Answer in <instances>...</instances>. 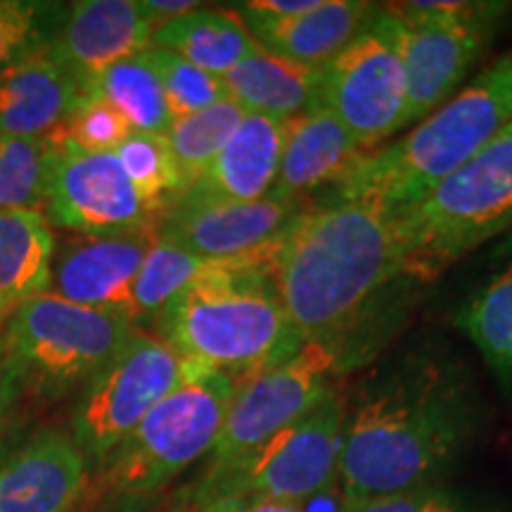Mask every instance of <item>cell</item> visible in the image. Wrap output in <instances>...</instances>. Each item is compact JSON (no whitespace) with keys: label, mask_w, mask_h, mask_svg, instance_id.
Returning <instances> with one entry per match:
<instances>
[{"label":"cell","mask_w":512,"mask_h":512,"mask_svg":"<svg viewBox=\"0 0 512 512\" xmlns=\"http://www.w3.org/2000/svg\"><path fill=\"white\" fill-rule=\"evenodd\" d=\"M299 342H332L403 275L396 214L373 197L302 209L259 252Z\"/></svg>","instance_id":"6da1fadb"},{"label":"cell","mask_w":512,"mask_h":512,"mask_svg":"<svg viewBox=\"0 0 512 512\" xmlns=\"http://www.w3.org/2000/svg\"><path fill=\"white\" fill-rule=\"evenodd\" d=\"M477 396L456 363L420 356L368 389L344 422V503L430 486L477 432Z\"/></svg>","instance_id":"7a4b0ae2"},{"label":"cell","mask_w":512,"mask_h":512,"mask_svg":"<svg viewBox=\"0 0 512 512\" xmlns=\"http://www.w3.org/2000/svg\"><path fill=\"white\" fill-rule=\"evenodd\" d=\"M261 252V249H259ZM259 252L214 261L157 316L159 339L195 366L245 382L302 347Z\"/></svg>","instance_id":"3957f363"},{"label":"cell","mask_w":512,"mask_h":512,"mask_svg":"<svg viewBox=\"0 0 512 512\" xmlns=\"http://www.w3.org/2000/svg\"><path fill=\"white\" fill-rule=\"evenodd\" d=\"M512 124V50L401 140L361 159L337 197H373L394 214L418 204Z\"/></svg>","instance_id":"277c9868"},{"label":"cell","mask_w":512,"mask_h":512,"mask_svg":"<svg viewBox=\"0 0 512 512\" xmlns=\"http://www.w3.org/2000/svg\"><path fill=\"white\" fill-rule=\"evenodd\" d=\"M403 275L432 280L489 238L512 228V124L396 214Z\"/></svg>","instance_id":"5b68a950"},{"label":"cell","mask_w":512,"mask_h":512,"mask_svg":"<svg viewBox=\"0 0 512 512\" xmlns=\"http://www.w3.org/2000/svg\"><path fill=\"white\" fill-rule=\"evenodd\" d=\"M344 422V401L330 392L252 456L207 472L192 496V512L297 510L337 477Z\"/></svg>","instance_id":"8992f818"},{"label":"cell","mask_w":512,"mask_h":512,"mask_svg":"<svg viewBox=\"0 0 512 512\" xmlns=\"http://www.w3.org/2000/svg\"><path fill=\"white\" fill-rule=\"evenodd\" d=\"M238 382L219 370H200L140 420L105 465L112 494L152 496L211 453Z\"/></svg>","instance_id":"52a82bcc"},{"label":"cell","mask_w":512,"mask_h":512,"mask_svg":"<svg viewBox=\"0 0 512 512\" xmlns=\"http://www.w3.org/2000/svg\"><path fill=\"white\" fill-rule=\"evenodd\" d=\"M136 330L126 316L43 292L10 313L0 335V354L22 384L62 394L91 380Z\"/></svg>","instance_id":"ba28073f"},{"label":"cell","mask_w":512,"mask_h":512,"mask_svg":"<svg viewBox=\"0 0 512 512\" xmlns=\"http://www.w3.org/2000/svg\"><path fill=\"white\" fill-rule=\"evenodd\" d=\"M200 370L164 339L136 330L86 382L74 413V441L86 463L105 465L159 401Z\"/></svg>","instance_id":"9c48e42d"},{"label":"cell","mask_w":512,"mask_h":512,"mask_svg":"<svg viewBox=\"0 0 512 512\" xmlns=\"http://www.w3.org/2000/svg\"><path fill=\"white\" fill-rule=\"evenodd\" d=\"M406 67V126L422 121L456 93L494 36L501 3H389Z\"/></svg>","instance_id":"30bf717a"},{"label":"cell","mask_w":512,"mask_h":512,"mask_svg":"<svg viewBox=\"0 0 512 512\" xmlns=\"http://www.w3.org/2000/svg\"><path fill=\"white\" fill-rule=\"evenodd\" d=\"M323 105L368 152L406 128V67L396 17L387 8L377 10L368 27L323 67Z\"/></svg>","instance_id":"8fae6325"},{"label":"cell","mask_w":512,"mask_h":512,"mask_svg":"<svg viewBox=\"0 0 512 512\" xmlns=\"http://www.w3.org/2000/svg\"><path fill=\"white\" fill-rule=\"evenodd\" d=\"M337 370L332 342H306L280 361L235 387L207 472H221L252 456L285 427L302 420L330 394Z\"/></svg>","instance_id":"7c38bea8"},{"label":"cell","mask_w":512,"mask_h":512,"mask_svg":"<svg viewBox=\"0 0 512 512\" xmlns=\"http://www.w3.org/2000/svg\"><path fill=\"white\" fill-rule=\"evenodd\" d=\"M48 192L41 214L50 228L76 235H114L157 226V216L138 195L114 152H86L60 133H50Z\"/></svg>","instance_id":"4fadbf2b"},{"label":"cell","mask_w":512,"mask_h":512,"mask_svg":"<svg viewBox=\"0 0 512 512\" xmlns=\"http://www.w3.org/2000/svg\"><path fill=\"white\" fill-rule=\"evenodd\" d=\"M302 209V202L273 195L223 202L183 192L159 216L157 235L204 261H235L264 249Z\"/></svg>","instance_id":"5bb4252c"},{"label":"cell","mask_w":512,"mask_h":512,"mask_svg":"<svg viewBox=\"0 0 512 512\" xmlns=\"http://www.w3.org/2000/svg\"><path fill=\"white\" fill-rule=\"evenodd\" d=\"M157 226L114 235H79L53 254L48 292L67 302L133 320V283Z\"/></svg>","instance_id":"9a60e30c"},{"label":"cell","mask_w":512,"mask_h":512,"mask_svg":"<svg viewBox=\"0 0 512 512\" xmlns=\"http://www.w3.org/2000/svg\"><path fill=\"white\" fill-rule=\"evenodd\" d=\"M157 24L140 0H79L64 5L62 19L43 50L83 83L112 64L145 53Z\"/></svg>","instance_id":"2e32d148"},{"label":"cell","mask_w":512,"mask_h":512,"mask_svg":"<svg viewBox=\"0 0 512 512\" xmlns=\"http://www.w3.org/2000/svg\"><path fill=\"white\" fill-rule=\"evenodd\" d=\"M88 482L72 437L41 432L0 460V512H72Z\"/></svg>","instance_id":"e0dca14e"},{"label":"cell","mask_w":512,"mask_h":512,"mask_svg":"<svg viewBox=\"0 0 512 512\" xmlns=\"http://www.w3.org/2000/svg\"><path fill=\"white\" fill-rule=\"evenodd\" d=\"M366 155L328 107H313L283 124V155L271 195L302 202L313 190L342 185Z\"/></svg>","instance_id":"ac0fdd59"},{"label":"cell","mask_w":512,"mask_h":512,"mask_svg":"<svg viewBox=\"0 0 512 512\" xmlns=\"http://www.w3.org/2000/svg\"><path fill=\"white\" fill-rule=\"evenodd\" d=\"M83 88L48 53L0 74V136L46 138L72 117Z\"/></svg>","instance_id":"d6986e66"},{"label":"cell","mask_w":512,"mask_h":512,"mask_svg":"<svg viewBox=\"0 0 512 512\" xmlns=\"http://www.w3.org/2000/svg\"><path fill=\"white\" fill-rule=\"evenodd\" d=\"M283 124L245 114L214 162L185 192L223 202H256L271 195L283 155Z\"/></svg>","instance_id":"ffe728a7"},{"label":"cell","mask_w":512,"mask_h":512,"mask_svg":"<svg viewBox=\"0 0 512 512\" xmlns=\"http://www.w3.org/2000/svg\"><path fill=\"white\" fill-rule=\"evenodd\" d=\"M375 5L363 0H318L316 8L280 22L247 24L266 53L323 69L368 27Z\"/></svg>","instance_id":"44dd1931"},{"label":"cell","mask_w":512,"mask_h":512,"mask_svg":"<svg viewBox=\"0 0 512 512\" xmlns=\"http://www.w3.org/2000/svg\"><path fill=\"white\" fill-rule=\"evenodd\" d=\"M223 91L247 114L290 121L323 105V69L256 50L221 76Z\"/></svg>","instance_id":"7402d4cb"},{"label":"cell","mask_w":512,"mask_h":512,"mask_svg":"<svg viewBox=\"0 0 512 512\" xmlns=\"http://www.w3.org/2000/svg\"><path fill=\"white\" fill-rule=\"evenodd\" d=\"M169 50L202 72L214 76L228 74L261 46L249 34L238 12L197 8L169 19L152 31V46Z\"/></svg>","instance_id":"603a6c76"},{"label":"cell","mask_w":512,"mask_h":512,"mask_svg":"<svg viewBox=\"0 0 512 512\" xmlns=\"http://www.w3.org/2000/svg\"><path fill=\"white\" fill-rule=\"evenodd\" d=\"M55 238L36 209H0V313L48 292Z\"/></svg>","instance_id":"cb8c5ba5"},{"label":"cell","mask_w":512,"mask_h":512,"mask_svg":"<svg viewBox=\"0 0 512 512\" xmlns=\"http://www.w3.org/2000/svg\"><path fill=\"white\" fill-rule=\"evenodd\" d=\"M456 325L475 344L503 392L512 394V261L465 299Z\"/></svg>","instance_id":"d4e9b609"},{"label":"cell","mask_w":512,"mask_h":512,"mask_svg":"<svg viewBox=\"0 0 512 512\" xmlns=\"http://www.w3.org/2000/svg\"><path fill=\"white\" fill-rule=\"evenodd\" d=\"M83 95L105 100L138 133H166L174 121L162 83L145 53L112 64L83 83Z\"/></svg>","instance_id":"484cf974"},{"label":"cell","mask_w":512,"mask_h":512,"mask_svg":"<svg viewBox=\"0 0 512 512\" xmlns=\"http://www.w3.org/2000/svg\"><path fill=\"white\" fill-rule=\"evenodd\" d=\"M245 110L226 98L195 114H185L171 121L164 138L171 157L178 166L185 190L209 169L216 155L245 119Z\"/></svg>","instance_id":"4316f807"},{"label":"cell","mask_w":512,"mask_h":512,"mask_svg":"<svg viewBox=\"0 0 512 512\" xmlns=\"http://www.w3.org/2000/svg\"><path fill=\"white\" fill-rule=\"evenodd\" d=\"M211 264L214 261H204L157 235L133 283V323L145 318L157 320L164 306Z\"/></svg>","instance_id":"83f0119b"},{"label":"cell","mask_w":512,"mask_h":512,"mask_svg":"<svg viewBox=\"0 0 512 512\" xmlns=\"http://www.w3.org/2000/svg\"><path fill=\"white\" fill-rule=\"evenodd\" d=\"M114 157L119 159L121 169L136 185L138 195L152 209V214H164L166 207L185 192V183L178 166L171 157L164 133H138L133 131L117 150Z\"/></svg>","instance_id":"f1b7e54d"},{"label":"cell","mask_w":512,"mask_h":512,"mask_svg":"<svg viewBox=\"0 0 512 512\" xmlns=\"http://www.w3.org/2000/svg\"><path fill=\"white\" fill-rule=\"evenodd\" d=\"M50 138L0 136V209L43 207L48 192Z\"/></svg>","instance_id":"f546056e"},{"label":"cell","mask_w":512,"mask_h":512,"mask_svg":"<svg viewBox=\"0 0 512 512\" xmlns=\"http://www.w3.org/2000/svg\"><path fill=\"white\" fill-rule=\"evenodd\" d=\"M64 5L0 0V74L43 53L53 41Z\"/></svg>","instance_id":"4dcf8cb0"},{"label":"cell","mask_w":512,"mask_h":512,"mask_svg":"<svg viewBox=\"0 0 512 512\" xmlns=\"http://www.w3.org/2000/svg\"><path fill=\"white\" fill-rule=\"evenodd\" d=\"M145 55L159 76L166 105H169L174 119L207 110V107L228 98L219 76L202 72L200 67L185 62L183 57L162 48H147Z\"/></svg>","instance_id":"1f68e13d"},{"label":"cell","mask_w":512,"mask_h":512,"mask_svg":"<svg viewBox=\"0 0 512 512\" xmlns=\"http://www.w3.org/2000/svg\"><path fill=\"white\" fill-rule=\"evenodd\" d=\"M57 133L86 152H114L131 136L133 128L105 100L83 95L72 117L57 128Z\"/></svg>","instance_id":"d6a6232c"},{"label":"cell","mask_w":512,"mask_h":512,"mask_svg":"<svg viewBox=\"0 0 512 512\" xmlns=\"http://www.w3.org/2000/svg\"><path fill=\"white\" fill-rule=\"evenodd\" d=\"M342 512H472L465 498L444 486H418V489L396 491L344 503Z\"/></svg>","instance_id":"836d02e7"},{"label":"cell","mask_w":512,"mask_h":512,"mask_svg":"<svg viewBox=\"0 0 512 512\" xmlns=\"http://www.w3.org/2000/svg\"><path fill=\"white\" fill-rule=\"evenodd\" d=\"M140 3H143V10L152 17L157 27L169 22V19H176L185 15V12L200 8V3H192V0H140Z\"/></svg>","instance_id":"e575fe53"},{"label":"cell","mask_w":512,"mask_h":512,"mask_svg":"<svg viewBox=\"0 0 512 512\" xmlns=\"http://www.w3.org/2000/svg\"><path fill=\"white\" fill-rule=\"evenodd\" d=\"M22 387L24 384L15 373V368H12L10 363L5 361V356L0 354V425H3V418L8 415Z\"/></svg>","instance_id":"d590c367"},{"label":"cell","mask_w":512,"mask_h":512,"mask_svg":"<svg viewBox=\"0 0 512 512\" xmlns=\"http://www.w3.org/2000/svg\"><path fill=\"white\" fill-rule=\"evenodd\" d=\"M98 512H155L150 496H119L112 494V501L105 503Z\"/></svg>","instance_id":"8d00e7d4"},{"label":"cell","mask_w":512,"mask_h":512,"mask_svg":"<svg viewBox=\"0 0 512 512\" xmlns=\"http://www.w3.org/2000/svg\"><path fill=\"white\" fill-rule=\"evenodd\" d=\"M8 318H10V316H5V313H0V335H3V328H5V323H8Z\"/></svg>","instance_id":"74e56055"},{"label":"cell","mask_w":512,"mask_h":512,"mask_svg":"<svg viewBox=\"0 0 512 512\" xmlns=\"http://www.w3.org/2000/svg\"><path fill=\"white\" fill-rule=\"evenodd\" d=\"M266 512H297V510H266Z\"/></svg>","instance_id":"f35d334b"}]
</instances>
